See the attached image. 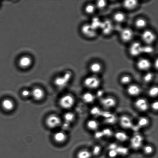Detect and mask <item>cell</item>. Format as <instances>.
<instances>
[{
  "label": "cell",
  "instance_id": "cell-23",
  "mask_svg": "<svg viewBox=\"0 0 158 158\" xmlns=\"http://www.w3.org/2000/svg\"><path fill=\"white\" fill-rule=\"evenodd\" d=\"M2 106L4 110L7 111H12L15 107V104L11 100L5 99L1 103Z\"/></svg>",
  "mask_w": 158,
  "mask_h": 158
},
{
  "label": "cell",
  "instance_id": "cell-30",
  "mask_svg": "<svg viewBox=\"0 0 158 158\" xmlns=\"http://www.w3.org/2000/svg\"><path fill=\"white\" fill-rule=\"evenodd\" d=\"M118 120V118L115 114H112L109 117L103 119V122L107 125H111L115 124Z\"/></svg>",
  "mask_w": 158,
  "mask_h": 158
},
{
  "label": "cell",
  "instance_id": "cell-41",
  "mask_svg": "<svg viewBox=\"0 0 158 158\" xmlns=\"http://www.w3.org/2000/svg\"><path fill=\"white\" fill-rule=\"evenodd\" d=\"M107 3L105 0H99L96 2V7L100 9H103L106 7Z\"/></svg>",
  "mask_w": 158,
  "mask_h": 158
},
{
  "label": "cell",
  "instance_id": "cell-18",
  "mask_svg": "<svg viewBox=\"0 0 158 158\" xmlns=\"http://www.w3.org/2000/svg\"><path fill=\"white\" fill-rule=\"evenodd\" d=\"M114 137L118 142L124 143L129 140V135L123 131H119L114 132Z\"/></svg>",
  "mask_w": 158,
  "mask_h": 158
},
{
  "label": "cell",
  "instance_id": "cell-43",
  "mask_svg": "<svg viewBox=\"0 0 158 158\" xmlns=\"http://www.w3.org/2000/svg\"><path fill=\"white\" fill-rule=\"evenodd\" d=\"M108 155L110 158H116L118 156L116 150H108Z\"/></svg>",
  "mask_w": 158,
  "mask_h": 158
},
{
  "label": "cell",
  "instance_id": "cell-48",
  "mask_svg": "<svg viewBox=\"0 0 158 158\" xmlns=\"http://www.w3.org/2000/svg\"><path fill=\"white\" fill-rule=\"evenodd\" d=\"M140 129L141 128L138 126L137 124L135 125L134 124L131 130L133 131V133H134V134H135L139 133Z\"/></svg>",
  "mask_w": 158,
  "mask_h": 158
},
{
  "label": "cell",
  "instance_id": "cell-20",
  "mask_svg": "<svg viewBox=\"0 0 158 158\" xmlns=\"http://www.w3.org/2000/svg\"><path fill=\"white\" fill-rule=\"evenodd\" d=\"M150 123L151 121L149 118L147 116H142L138 119L137 124L141 129L148 127L149 126Z\"/></svg>",
  "mask_w": 158,
  "mask_h": 158
},
{
  "label": "cell",
  "instance_id": "cell-8",
  "mask_svg": "<svg viewBox=\"0 0 158 158\" xmlns=\"http://www.w3.org/2000/svg\"><path fill=\"white\" fill-rule=\"evenodd\" d=\"M141 38L144 43L149 45L156 41V36L152 31L146 30L142 32Z\"/></svg>",
  "mask_w": 158,
  "mask_h": 158
},
{
  "label": "cell",
  "instance_id": "cell-7",
  "mask_svg": "<svg viewBox=\"0 0 158 158\" xmlns=\"http://www.w3.org/2000/svg\"><path fill=\"white\" fill-rule=\"evenodd\" d=\"M118 122L122 128L125 130H131L134 125L131 117L127 114H123L118 118Z\"/></svg>",
  "mask_w": 158,
  "mask_h": 158
},
{
  "label": "cell",
  "instance_id": "cell-25",
  "mask_svg": "<svg viewBox=\"0 0 158 158\" xmlns=\"http://www.w3.org/2000/svg\"><path fill=\"white\" fill-rule=\"evenodd\" d=\"M103 110L98 106H94L91 108L89 114L93 117V118L97 119L101 117Z\"/></svg>",
  "mask_w": 158,
  "mask_h": 158
},
{
  "label": "cell",
  "instance_id": "cell-33",
  "mask_svg": "<svg viewBox=\"0 0 158 158\" xmlns=\"http://www.w3.org/2000/svg\"><path fill=\"white\" fill-rule=\"evenodd\" d=\"M101 131L103 133L104 138L110 139L114 137V132L110 127H106L104 128Z\"/></svg>",
  "mask_w": 158,
  "mask_h": 158
},
{
  "label": "cell",
  "instance_id": "cell-11",
  "mask_svg": "<svg viewBox=\"0 0 158 158\" xmlns=\"http://www.w3.org/2000/svg\"><path fill=\"white\" fill-rule=\"evenodd\" d=\"M129 51L131 56H138L143 53V46L138 42H135L131 45Z\"/></svg>",
  "mask_w": 158,
  "mask_h": 158
},
{
  "label": "cell",
  "instance_id": "cell-28",
  "mask_svg": "<svg viewBox=\"0 0 158 158\" xmlns=\"http://www.w3.org/2000/svg\"><path fill=\"white\" fill-rule=\"evenodd\" d=\"M142 151L145 155L150 156L152 155L155 151V148L151 144H147L143 145L142 148Z\"/></svg>",
  "mask_w": 158,
  "mask_h": 158
},
{
  "label": "cell",
  "instance_id": "cell-42",
  "mask_svg": "<svg viewBox=\"0 0 158 158\" xmlns=\"http://www.w3.org/2000/svg\"><path fill=\"white\" fill-rule=\"evenodd\" d=\"M94 137L95 140H100L104 138L103 133L101 130H99L94 133Z\"/></svg>",
  "mask_w": 158,
  "mask_h": 158
},
{
  "label": "cell",
  "instance_id": "cell-2",
  "mask_svg": "<svg viewBox=\"0 0 158 158\" xmlns=\"http://www.w3.org/2000/svg\"><path fill=\"white\" fill-rule=\"evenodd\" d=\"M84 86L90 90L98 89L101 84L100 79L95 76L88 77L84 80Z\"/></svg>",
  "mask_w": 158,
  "mask_h": 158
},
{
  "label": "cell",
  "instance_id": "cell-45",
  "mask_svg": "<svg viewBox=\"0 0 158 158\" xmlns=\"http://www.w3.org/2000/svg\"><path fill=\"white\" fill-rule=\"evenodd\" d=\"M150 108L155 112H157L158 110V102L157 100H154L150 104Z\"/></svg>",
  "mask_w": 158,
  "mask_h": 158
},
{
  "label": "cell",
  "instance_id": "cell-19",
  "mask_svg": "<svg viewBox=\"0 0 158 158\" xmlns=\"http://www.w3.org/2000/svg\"><path fill=\"white\" fill-rule=\"evenodd\" d=\"M113 25L112 23L109 20H106L102 22L100 29L104 35H108L111 33L113 30Z\"/></svg>",
  "mask_w": 158,
  "mask_h": 158
},
{
  "label": "cell",
  "instance_id": "cell-27",
  "mask_svg": "<svg viewBox=\"0 0 158 158\" xmlns=\"http://www.w3.org/2000/svg\"><path fill=\"white\" fill-rule=\"evenodd\" d=\"M89 70L94 74H98L101 72L102 69V64L98 62H94L89 66Z\"/></svg>",
  "mask_w": 158,
  "mask_h": 158
},
{
  "label": "cell",
  "instance_id": "cell-16",
  "mask_svg": "<svg viewBox=\"0 0 158 158\" xmlns=\"http://www.w3.org/2000/svg\"><path fill=\"white\" fill-rule=\"evenodd\" d=\"M32 58L28 56H24L21 57L19 60L18 64L20 68L23 69H28L32 65Z\"/></svg>",
  "mask_w": 158,
  "mask_h": 158
},
{
  "label": "cell",
  "instance_id": "cell-13",
  "mask_svg": "<svg viewBox=\"0 0 158 158\" xmlns=\"http://www.w3.org/2000/svg\"><path fill=\"white\" fill-rule=\"evenodd\" d=\"M82 33L85 36L89 38H93L97 35V31L93 28L90 24H85L82 26Z\"/></svg>",
  "mask_w": 158,
  "mask_h": 158
},
{
  "label": "cell",
  "instance_id": "cell-1",
  "mask_svg": "<svg viewBox=\"0 0 158 158\" xmlns=\"http://www.w3.org/2000/svg\"><path fill=\"white\" fill-rule=\"evenodd\" d=\"M101 106L106 110H109L115 108L117 106L118 100L113 95L105 96L99 100Z\"/></svg>",
  "mask_w": 158,
  "mask_h": 158
},
{
  "label": "cell",
  "instance_id": "cell-34",
  "mask_svg": "<svg viewBox=\"0 0 158 158\" xmlns=\"http://www.w3.org/2000/svg\"><path fill=\"white\" fill-rule=\"evenodd\" d=\"M75 114L73 113L68 112L66 113L64 116L65 123L70 125L75 120Z\"/></svg>",
  "mask_w": 158,
  "mask_h": 158
},
{
  "label": "cell",
  "instance_id": "cell-49",
  "mask_svg": "<svg viewBox=\"0 0 158 158\" xmlns=\"http://www.w3.org/2000/svg\"><path fill=\"white\" fill-rule=\"evenodd\" d=\"M22 94L23 97H27L31 95V92L28 90L24 89L23 90L22 92Z\"/></svg>",
  "mask_w": 158,
  "mask_h": 158
},
{
  "label": "cell",
  "instance_id": "cell-14",
  "mask_svg": "<svg viewBox=\"0 0 158 158\" xmlns=\"http://www.w3.org/2000/svg\"><path fill=\"white\" fill-rule=\"evenodd\" d=\"M137 67L139 70L147 71L151 69L152 64L151 61L148 59L142 58L139 59L137 63Z\"/></svg>",
  "mask_w": 158,
  "mask_h": 158
},
{
  "label": "cell",
  "instance_id": "cell-21",
  "mask_svg": "<svg viewBox=\"0 0 158 158\" xmlns=\"http://www.w3.org/2000/svg\"><path fill=\"white\" fill-rule=\"evenodd\" d=\"M31 94L35 100L39 101L41 100L44 98V92L41 88H34L31 92Z\"/></svg>",
  "mask_w": 158,
  "mask_h": 158
},
{
  "label": "cell",
  "instance_id": "cell-5",
  "mask_svg": "<svg viewBox=\"0 0 158 158\" xmlns=\"http://www.w3.org/2000/svg\"><path fill=\"white\" fill-rule=\"evenodd\" d=\"M72 77V73L70 71H68L65 73L64 75L57 77L54 81L56 86L60 88L65 87L70 81Z\"/></svg>",
  "mask_w": 158,
  "mask_h": 158
},
{
  "label": "cell",
  "instance_id": "cell-22",
  "mask_svg": "<svg viewBox=\"0 0 158 158\" xmlns=\"http://www.w3.org/2000/svg\"><path fill=\"white\" fill-rule=\"evenodd\" d=\"M138 1L135 0H129L123 1V7L127 10H134L138 5Z\"/></svg>",
  "mask_w": 158,
  "mask_h": 158
},
{
  "label": "cell",
  "instance_id": "cell-12",
  "mask_svg": "<svg viewBox=\"0 0 158 158\" xmlns=\"http://www.w3.org/2000/svg\"><path fill=\"white\" fill-rule=\"evenodd\" d=\"M134 33L132 29L126 27L122 29L120 32L121 39L125 43H127L131 41L134 37Z\"/></svg>",
  "mask_w": 158,
  "mask_h": 158
},
{
  "label": "cell",
  "instance_id": "cell-31",
  "mask_svg": "<svg viewBox=\"0 0 158 158\" xmlns=\"http://www.w3.org/2000/svg\"><path fill=\"white\" fill-rule=\"evenodd\" d=\"M116 151L118 156H123V157L127 156L130 152L129 148L122 145H119L116 149Z\"/></svg>",
  "mask_w": 158,
  "mask_h": 158
},
{
  "label": "cell",
  "instance_id": "cell-4",
  "mask_svg": "<svg viewBox=\"0 0 158 158\" xmlns=\"http://www.w3.org/2000/svg\"><path fill=\"white\" fill-rule=\"evenodd\" d=\"M150 104L144 97H138L134 102V106L139 112L145 113L150 109Z\"/></svg>",
  "mask_w": 158,
  "mask_h": 158
},
{
  "label": "cell",
  "instance_id": "cell-35",
  "mask_svg": "<svg viewBox=\"0 0 158 158\" xmlns=\"http://www.w3.org/2000/svg\"><path fill=\"white\" fill-rule=\"evenodd\" d=\"M91 150L92 156H98L101 154L102 151V148L100 144L94 145Z\"/></svg>",
  "mask_w": 158,
  "mask_h": 158
},
{
  "label": "cell",
  "instance_id": "cell-50",
  "mask_svg": "<svg viewBox=\"0 0 158 158\" xmlns=\"http://www.w3.org/2000/svg\"><path fill=\"white\" fill-rule=\"evenodd\" d=\"M155 63H156V64H155V65H156V69H157V68H158V60H157V59L156 60V61L155 62Z\"/></svg>",
  "mask_w": 158,
  "mask_h": 158
},
{
  "label": "cell",
  "instance_id": "cell-37",
  "mask_svg": "<svg viewBox=\"0 0 158 158\" xmlns=\"http://www.w3.org/2000/svg\"><path fill=\"white\" fill-rule=\"evenodd\" d=\"M102 24V22L100 21V19L95 18L93 19L90 24L92 26L93 28L97 31L98 29L100 28Z\"/></svg>",
  "mask_w": 158,
  "mask_h": 158
},
{
  "label": "cell",
  "instance_id": "cell-36",
  "mask_svg": "<svg viewBox=\"0 0 158 158\" xmlns=\"http://www.w3.org/2000/svg\"><path fill=\"white\" fill-rule=\"evenodd\" d=\"M148 97L151 98H156L158 96V88L157 86H153L148 89Z\"/></svg>",
  "mask_w": 158,
  "mask_h": 158
},
{
  "label": "cell",
  "instance_id": "cell-6",
  "mask_svg": "<svg viewBox=\"0 0 158 158\" xmlns=\"http://www.w3.org/2000/svg\"><path fill=\"white\" fill-rule=\"evenodd\" d=\"M75 103V97L72 94H68L63 96L60 98L59 103L62 108L69 109L73 106Z\"/></svg>",
  "mask_w": 158,
  "mask_h": 158
},
{
  "label": "cell",
  "instance_id": "cell-39",
  "mask_svg": "<svg viewBox=\"0 0 158 158\" xmlns=\"http://www.w3.org/2000/svg\"><path fill=\"white\" fill-rule=\"evenodd\" d=\"M96 9L95 5L92 4H89L86 5L85 6V11L88 15H91L94 13Z\"/></svg>",
  "mask_w": 158,
  "mask_h": 158
},
{
  "label": "cell",
  "instance_id": "cell-17",
  "mask_svg": "<svg viewBox=\"0 0 158 158\" xmlns=\"http://www.w3.org/2000/svg\"><path fill=\"white\" fill-rule=\"evenodd\" d=\"M81 99L84 103L87 104L94 103L97 99L95 94L89 91L84 93L81 96Z\"/></svg>",
  "mask_w": 158,
  "mask_h": 158
},
{
  "label": "cell",
  "instance_id": "cell-44",
  "mask_svg": "<svg viewBox=\"0 0 158 158\" xmlns=\"http://www.w3.org/2000/svg\"><path fill=\"white\" fill-rule=\"evenodd\" d=\"M154 51V49L149 45L143 46V53L151 54Z\"/></svg>",
  "mask_w": 158,
  "mask_h": 158
},
{
  "label": "cell",
  "instance_id": "cell-15",
  "mask_svg": "<svg viewBox=\"0 0 158 158\" xmlns=\"http://www.w3.org/2000/svg\"><path fill=\"white\" fill-rule=\"evenodd\" d=\"M86 127L88 131L94 132L100 129V123L97 119H89L86 122Z\"/></svg>",
  "mask_w": 158,
  "mask_h": 158
},
{
  "label": "cell",
  "instance_id": "cell-47",
  "mask_svg": "<svg viewBox=\"0 0 158 158\" xmlns=\"http://www.w3.org/2000/svg\"><path fill=\"white\" fill-rule=\"evenodd\" d=\"M119 145L116 142H111L108 145V150H116Z\"/></svg>",
  "mask_w": 158,
  "mask_h": 158
},
{
  "label": "cell",
  "instance_id": "cell-3",
  "mask_svg": "<svg viewBox=\"0 0 158 158\" xmlns=\"http://www.w3.org/2000/svg\"><path fill=\"white\" fill-rule=\"evenodd\" d=\"M143 136L140 133L134 134L130 139V144L131 148L135 151L142 148L143 145Z\"/></svg>",
  "mask_w": 158,
  "mask_h": 158
},
{
  "label": "cell",
  "instance_id": "cell-38",
  "mask_svg": "<svg viewBox=\"0 0 158 158\" xmlns=\"http://www.w3.org/2000/svg\"><path fill=\"white\" fill-rule=\"evenodd\" d=\"M132 81V78L130 76L124 75L120 79V82L122 85H129L131 84Z\"/></svg>",
  "mask_w": 158,
  "mask_h": 158
},
{
  "label": "cell",
  "instance_id": "cell-24",
  "mask_svg": "<svg viewBox=\"0 0 158 158\" xmlns=\"http://www.w3.org/2000/svg\"><path fill=\"white\" fill-rule=\"evenodd\" d=\"M92 156L91 150L86 148L80 149L77 154V158H91Z\"/></svg>",
  "mask_w": 158,
  "mask_h": 158
},
{
  "label": "cell",
  "instance_id": "cell-40",
  "mask_svg": "<svg viewBox=\"0 0 158 158\" xmlns=\"http://www.w3.org/2000/svg\"><path fill=\"white\" fill-rule=\"evenodd\" d=\"M154 78V75L153 73L151 72H148L145 74L143 78L144 82L146 84L151 83Z\"/></svg>",
  "mask_w": 158,
  "mask_h": 158
},
{
  "label": "cell",
  "instance_id": "cell-32",
  "mask_svg": "<svg viewBox=\"0 0 158 158\" xmlns=\"http://www.w3.org/2000/svg\"><path fill=\"white\" fill-rule=\"evenodd\" d=\"M148 25V22L146 20L143 18H138L135 23V25L137 28L143 29L145 28Z\"/></svg>",
  "mask_w": 158,
  "mask_h": 158
},
{
  "label": "cell",
  "instance_id": "cell-10",
  "mask_svg": "<svg viewBox=\"0 0 158 158\" xmlns=\"http://www.w3.org/2000/svg\"><path fill=\"white\" fill-rule=\"evenodd\" d=\"M126 92L130 97H137L141 94L142 89L138 85L130 84L127 88Z\"/></svg>",
  "mask_w": 158,
  "mask_h": 158
},
{
  "label": "cell",
  "instance_id": "cell-9",
  "mask_svg": "<svg viewBox=\"0 0 158 158\" xmlns=\"http://www.w3.org/2000/svg\"><path fill=\"white\" fill-rule=\"evenodd\" d=\"M46 124L49 128L57 127L61 124V121L60 118L56 114L49 115L46 120Z\"/></svg>",
  "mask_w": 158,
  "mask_h": 158
},
{
  "label": "cell",
  "instance_id": "cell-46",
  "mask_svg": "<svg viewBox=\"0 0 158 158\" xmlns=\"http://www.w3.org/2000/svg\"><path fill=\"white\" fill-rule=\"evenodd\" d=\"M97 92L95 94L96 99H98L100 100L102 97L105 96V92L102 89H97Z\"/></svg>",
  "mask_w": 158,
  "mask_h": 158
},
{
  "label": "cell",
  "instance_id": "cell-26",
  "mask_svg": "<svg viewBox=\"0 0 158 158\" xmlns=\"http://www.w3.org/2000/svg\"><path fill=\"white\" fill-rule=\"evenodd\" d=\"M54 139L57 143H62L66 140L67 135L63 131H58L54 135Z\"/></svg>",
  "mask_w": 158,
  "mask_h": 158
},
{
  "label": "cell",
  "instance_id": "cell-29",
  "mask_svg": "<svg viewBox=\"0 0 158 158\" xmlns=\"http://www.w3.org/2000/svg\"><path fill=\"white\" fill-rule=\"evenodd\" d=\"M126 18V15L123 12H116L114 15V19L117 23H121L124 22Z\"/></svg>",
  "mask_w": 158,
  "mask_h": 158
}]
</instances>
